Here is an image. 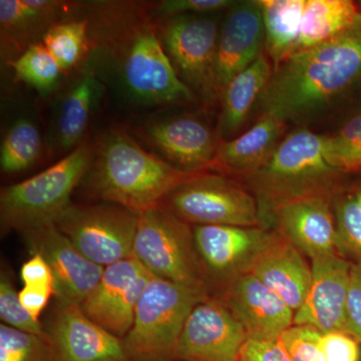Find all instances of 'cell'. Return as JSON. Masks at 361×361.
I'll list each match as a JSON object with an SVG mask.
<instances>
[{"label":"cell","instance_id":"obj_1","mask_svg":"<svg viewBox=\"0 0 361 361\" xmlns=\"http://www.w3.org/2000/svg\"><path fill=\"white\" fill-rule=\"evenodd\" d=\"M262 115L310 129L361 108V14L346 32L273 68Z\"/></svg>","mask_w":361,"mask_h":361},{"label":"cell","instance_id":"obj_2","mask_svg":"<svg viewBox=\"0 0 361 361\" xmlns=\"http://www.w3.org/2000/svg\"><path fill=\"white\" fill-rule=\"evenodd\" d=\"M197 174L179 170L142 149L129 135L116 132L104 140L87 180L97 198L137 215L161 205L169 195Z\"/></svg>","mask_w":361,"mask_h":361},{"label":"cell","instance_id":"obj_3","mask_svg":"<svg viewBox=\"0 0 361 361\" xmlns=\"http://www.w3.org/2000/svg\"><path fill=\"white\" fill-rule=\"evenodd\" d=\"M341 173L325 151V135L298 128L283 137L270 160L245 179L257 199L263 225L274 209L286 202L336 195Z\"/></svg>","mask_w":361,"mask_h":361},{"label":"cell","instance_id":"obj_4","mask_svg":"<svg viewBox=\"0 0 361 361\" xmlns=\"http://www.w3.org/2000/svg\"><path fill=\"white\" fill-rule=\"evenodd\" d=\"M92 161V149L82 144L51 167L30 179L4 188L0 194V222L4 232H23L56 224L71 205V197L85 179Z\"/></svg>","mask_w":361,"mask_h":361},{"label":"cell","instance_id":"obj_5","mask_svg":"<svg viewBox=\"0 0 361 361\" xmlns=\"http://www.w3.org/2000/svg\"><path fill=\"white\" fill-rule=\"evenodd\" d=\"M209 296L152 277L137 302L134 322L123 339L127 361H173L190 312Z\"/></svg>","mask_w":361,"mask_h":361},{"label":"cell","instance_id":"obj_6","mask_svg":"<svg viewBox=\"0 0 361 361\" xmlns=\"http://www.w3.org/2000/svg\"><path fill=\"white\" fill-rule=\"evenodd\" d=\"M133 255L152 276L208 295L193 229L164 204L137 214Z\"/></svg>","mask_w":361,"mask_h":361},{"label":"cell","instance_id":"obj_7","mask_svg":"<svg viewBox=\"0 0 361 361\" xmlns=\"http://www.w3.org/2000/svg\"><path fill=\"white\" fill-rule=\"evenodd\" d=\"M163 204L189 224L263 226L254 194L224 176L199 173L169 195Z\"/></svg>","mask_w":361,"mask_h":361},{"label":"cell","instance_id":"obj_8","mask_svg":"<svg viewBox=\"0 0 361 361\" xmlns=\"http://www.w3.org/2000/svg\"><path fill=\"white\" fill-rule=\"evenodd\" d=\"M137 215L115 204L73 205L56 225L85 257L108 267L133 255Z\"/></svg>","mask_w":361,"mask_h":361},{"label":"cell","instance_id":"obj_9","mask_svg":"<svg viewBox=\"0 0 361 361\" xmlns=\"http://www.w3.org/2000/svg\"><path fill=\"white\" fill-rule=\"evenodd\" d=\"M219 32L212 18L179 16L161 26L160 39L178 75L205 101H215Z\"/></svg>","mask_w":361,"mask_h":361},{"label":"cell","instance_id":"obj_10","mask_svg":"<svg viewBox=\"0 0 361 361\" xmlns=\"http://www.w3.org/2000/svg\"><path fill=\"white\" fill-rule=\"evenodd\" d=\"M128 89L147 104H173L194 101V92L178 75L153 27L144 25L133 33L123 56Z\"/></svg>","mask_w":361,"mask_h":361},{"label":"cell","instance_id":"obj_11","mask_svg":"<svg viewBox=\"0 0 361 361\" xmlns=\"http://www.w3.org/2000/svg\"><path fill=\"white\" fill-rule=\"evenodd\" d=\"M247 341L245 329L224 304L207 296L187 317L175 360L238 361Z\"/></svg>","mask_w":361,"mask_h":361},{"label":"cell","instance_id":"obj_12","mask_svg":"<svg viewBox=\"0 0 361 361\" xmlns=\"http://www.w3.org/2000/svg\"><path fill=\"white\" fill-rule=\"evenodd\" d=\"M195 245L207 282L220 287L250 270L275 232L264 227L195 225Z\"/></svg>","mask_w":361,"mask_h":361},{"label":"cell","instance_id":"obj_13","mask_svg":"<svg viewBox=\"0 0 361 361\" xmlns=\"http://www.w3.org/2000/svg\"><path fill=\"white\" fill-rule=\"evenodd\" d=\"M152 277L134 255L130 256L104 268L80 307L92 322L123 339L132 329L137 302Z\"/></svg>","mask_w":361,"mask_h":361},{"label":"cell","instance_id":"obj_14","mask_svg":"<svg viewBox=\"0 0 361 361\" xmlns=\"http://www.w3.org/2000/svg\"><path fill=\"white\" fill-rule=\"evenodd\" d=\"M20 234L30 254H39L51 268L56 301L80 305L99 283L104 267L85 257L56 224L30 228Z\"/></svg>","mask_w":361,"mask_h":361},{"label":"cell","instance_id":"obj_15","mask_svg":"<svg viewBox=\"0 0 361 361\" xmlns=\"http://www.w3.org/2000/svg\"><path fill=\"white\" fill-rule=\"evenodd\" d=\"M44 329L54 361H127L123 339L92 322L78 304L56 301Z\"/></svg>","mask_w":361,"mask_h":361},{"label":"cell","instance_id":"obj_16","mask_svg":"<svg viewBox=\"0 0 361 361\" xmlns=\"http://www.w3.org/2000/svg\"><path fill=\"white\" fill-rule=\"evenodd\" d=\"M216 297L243 326L248 339H278L294 324V311L251 273L228 282Z\"/></svg>","mask_w":361,"mask_h":361},{"label":"cell","instance_id":"obj_17","mask_svg":"<svg viewBox=\"0 0 361 361\" xmlns=\"http://www.w3.org/2000/svg\"><path fill=\"white\" fill-rule=\"evenodd\" d=\"M310 263V290L294 314V324L310 325L322 334L345 331L353 261L334 253L312 259Z\"/></svg>","mask_w":361,"mask_h":361},{"label":"cell","instance_id":"obj_18","mask_svg":"<svg viewBox=\"0 0 361 361\" xmlns=\"http://www.w3.org/2000/svg\"><path fill=\"white\" fill-rule=\"evenodd\" d=\"M334 196L315 195L286 202L274 209L270 223H274L277 233L310 260L339 254Z\"/></svg>","mask_w":361,"mask_h":361},{"label":"cell","instance_id":"obj_19","mask_svg":"<svg viewBox=\"0 0 361 361\" xmlns=\"http://www.w3.org/2000/svg\"><path fill=\"white\" fill-rule=\"evenodd\" d=\"M164 160L190 174L212 167L219 141L205 123L191 116L154 121L142 130Z\"/></svg>","mask_w":361,"mask_h":361},{"label":"cell","instance_id":"obj_20","mask_svg":"<svg viewBox=\"0 0 361 361\" xmlns=\"http://www.w3.org/2000/svg\"><path fill=\"white\" fill-rule=\"evenodd\" d=\"M264 45V23L258 0L236 2L218 40L215 73L219 97L233 78L257 61Z\"/></svg>","mask_w":361,"mask_h":361},{"label":"cell","instance_id":"obj_21","mask_svg":"<svg viewBox=\"0 0 361 361\" xmlns=\"http://www.w3.org/2000/svg\"><path fill=\"white\" fill-rule=\"evenodd\" d=\"M288 240L275 232L249 273L275 292L294 313L302 305L311 283V263Z\"/></svg>","mask_w":361,"mask_h":361},{"label":"cell","instance_id":"obj_22","mask_svg":"<svg viewBox=\"0 0 361 361\" xmlns=\"http://www.w3.org/2000/svg\"><path fill=\"white\" fill-rule=\"evenodd\" d=\"M286 123L262 115L257 123L239 137L219 141L212 167L223 172L248 177L270 160L283 140Z\"/></svg>","mask_w":361,"mask_h":361},{"label":"cell","instance_id":"obj_23","mask_svg":"<svg viewBox=\"0 0 361 361\" xmlns=\"http://www.w3.org/2000/svg\"><path fill=\"white\" fill-rule=\"evenodd\" d=\"M272 73V63L264 51L255 63L230 80L221 96L219 141H229L239 132L254 104L258 103Z\"/></svg>","mask_w":361,"mask_h":361},{"label":"cell","instance_id":"obj_24","mask_svg":"<svg viewBox=\"0 0 361 361\" xmlns=\"http://www.w3.org/2000/svg\"><path fill=\"white\" fill-rule=\"evenodd\" d=\"M361 11L350 0H306L294 54L334 39L355 25Z\"/></svg>","mask_w":361,"mask_h":361},{"label":"cell","instance_id":"obj_25","mask_svg":"<svg viewBox=\"0 0 361 361\" xmlns=\"http://www.w3.org/2000/svg\"><path fill=\"white\" fill-rule=\"evenodd\" d=\"M264 23V51L276 68L295 51L306 0H258Z\"/></svg>","mask_w":361,"mask_h":361},{"label":"cell","instance_id":"obj_26","mask_svg":"<svg viewBox=\"0 0 361 361\" xmlns=\"http://www.w3.org/2000/svg\"><path fill=\"white\" fill-rule=\"evenodd\" d=\"M99 90L96 75L89 68L82 71L80 78L63 97L56 122L61 148H73L82 139Z\"/></svg>","mask_w":361,"mask_h":361},{"label":"cell","instance_id":"obj_27","mask_svg":"<svg viewBox=\"0 0 361 361\" xmlns=\"http://www.w3.org/2000/svg\"><path fill=\"white\" fill-rule=\"evenodd\" d=\"M63 4L54 0H1L0 26L2 42H23L30 33L49 23L61 11Z\"/></svg>","mask_w":361,"mask_h":361},{"label":"cell","instance_id":"obj_28","mask_svg":"<svg viewBox=\"0 0 361 361\" xmlns=\"http://www.w3.org/2000/svg\"><path fill=\"white\" fill-rule=\"evenodd\" d=\"M42 153V137L27 118H20L9 128L0 148V167L8 174L32 167Z\"/></svg>","mask_w":361,"mask_h":361},{"label":"cell","instance_id":"obj_29","mask_svg":"<svg viewBox=\"0 0 361 361\" xmlns=\"http://www.w3.org/2000/svg\"><path fill=\"white\" fill-rule=\"evenodd\" d=\"M42 44L61 71L77 66L87 47V21L71 20L51 25L45 30Z\"/></svg>","mask_w":361,"mask_h":361},{"label":"cell","instance_id":"obj_30","mask_svg":"<svg viewBox=\"0 0 361 361\" xmlns=\"http://www.w3.org/2000/svg\"><path fill=\"white\" fill-rule=\"evenodd\" d=\"M11 66L18 80L39 90H51L63 71L42 42L28 47Z\"/></svg>","mask_w":361,"mask_h":361},{"label":"cell","instance_id":"obj_31","mask_svg":"<svg viewBox=\"0 0 361 361\" xmlns=\"http://www.w3.org/2000/svg\"><path fill=\"white\" fill-rule=\"evenodd\" d=\"M325 151L341 174L361 170V114L349 118L336 134L325 135Z\"/></svg>","mask_w":361,"mask_h":361},{"label":"cell","instance_id":"obj_32","mask_svg":"<svg viewBox=\"0 0 361 361\" xmlns=\"http://www.w3.org/2000/svg\"><path fill=\"white\" fill-rule=\"evenodd\" d=\"M334 208L337 251L353 263H361V211L353 191L336 195Z\"/></svg>","mask_w":361,"mask_h":361},{"label":"cell","instance_id":"obj_33","mask_svg":"<svg viewBox=\"0 0 361 361\" xmlns=\"http://www.w3.org/2000/svg\"><path fill=\"white\" fill-rule=\"evenodd\" d=\"M0 361H54L47 337L0 325Z\"/></svg>","mask_w":361,"mask_h":361},{"label":"cell","instance_id":"obj_34","mask_svg":"<svg viewBox=\"0 0 361 361\" xmlns=\"http://www.w3.org/2000/svg\"><path fill=\"white\" fill-rule=\"evenodd\" d=\"M0 317L4 324L13 329L47 337L44 325L23 307L18 292L14 288L11 277L4 271H2L0 277Z\"/></svg>","mask_w":361,"mask_h":361},{"label":"cell","instance_id":"obj_35","mask_svg":"<svg viewBox=\"0 0 361 361\" xmlns=\"http://www.w3.org/2000/svg\"><path fill=\"white\" fill-rule=\"evenodd\" d=\"M322 334L310 325L293 324L279 337L291 361H323L320 338Z\"/></svg>","mask_w":361,"mask_h":361},{"label":"cell","instance_id":"obj_36","mask_svg":"<svg viewBox=\"0 0 361 361\" xmlns=\"http://www.w3.org/2000/svg\"><path fill=\"white\" fill-rule=\"evenodd\" d=\"M323 361H360V343L342 330L322 334L320 338Z\"/></svg>","mask_w":361,"mask_h":361},{"label":"cell","instance_id":"obj_37","mask_svg":"<svg viewBox=\"0 0 361 361\" xmlns=\"http://www.w3.org/2000/svg\"><path fill=\"white\" fill-rule=\"evenodd\" d=\"M236 1L231 0H166L157 6L156 13L165 18L179 16H198L217 13L232 7Z\"/></svg>","mask_w":361,"mask_h":361},{"label":"cell","instance_id":"obj_38","mask_svg":"<svg viewBox=\"0 0 361 361\" xmlns=\"http://www.w3.org/2000/svg\"><path fill=\"white\" fill-rule=\"evenodd\" d=\"M345 332L361 344V263L353 262L351 266Z\"/></svg>","mask_w":361,"mask_h":361},{"label":"cell","instance_id":"obj_39","mask_svg":"<svg viewBox=\"0 0 361 361\" xmlns=\"http://www.w3.org/2000/svg\"><path fill=\"white\" fill-rule=\"evenodd\" d=\"M23 286L49 289L56 292V281L51 268L39 254H32L20 268Z\"/></svg>","mask_w":361,"mask_h":361},{"label":"cell","instance_id":"obj_40","mask_svg":"<svg viewBox=\"0 0 361 361\" xmlns=\"http://www.w3.org/2000/svg\"><path fill=\"white\" fill-rule=\"evenodd\" d=\"M238 361H291L279 338L269 341L248 339L240 353Z\"/></svg>","mask_w":361,"mask_h":361},{"label":"cell","instance_id":"obj_41","mask_svg":"<svg viewBox=\"0 0 361 361\" xmlns=\"http://www.w3.org/2000/svg\"><path fill=\"white\" fill-rule=\"evenodd\" d=\"M20 302L28 312L39 320V316L47 307L51 297H56V292L49 289L35 288L23 286L18 292Z\"/></svg>","mask_w":361,"mask_h":361},{"label":"cell","instance_id":"obj_42","mask_svg":"<svg viewBox=\"0 0 361 361\" xmlns=\"http://www.w3.org/2000/svg\"><path fill=\"white\" fill-rule=\"evenodd\" d=\"M353 193L355 195V200L357 202V205L361 211V184L353 190Z\"/></svg>","mask_w":361,"mask_h":361},{"label":"cell","instance_id":"obj_43","mask_svg":"<svg viewBox=\"0 0 361 361\" xmlns=\"http://www.w3.org/2000/svg\"><path fill=\"white\" fill-rule=\"evenodd\" d=\"M173 361H178V360H173Z\"/></svg>","mask_w":361,"mask_h":361}]
</instances>
